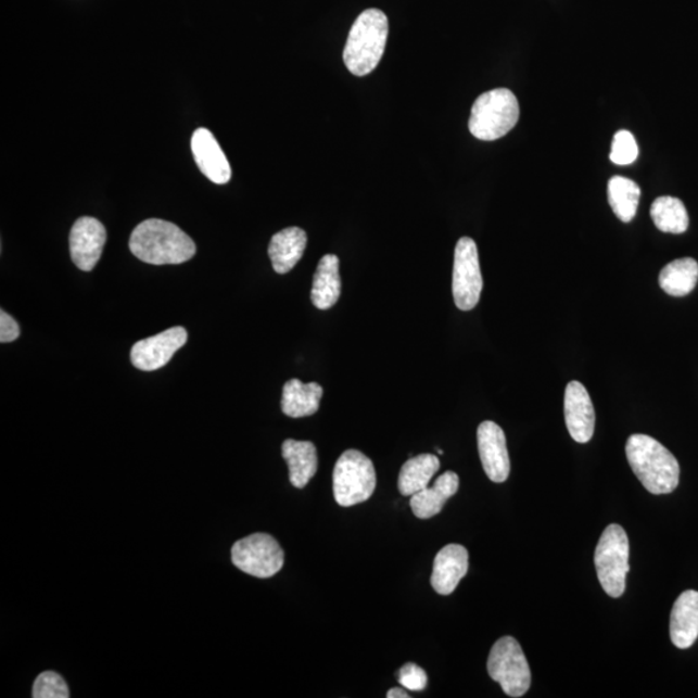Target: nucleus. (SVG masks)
<instances>
[{
  "mask_svg": "<svg viewBox=\"0 0 698 698\" xmlns=\"http://www.w3.org/2000/svg\"><path fill=\"white\" fill-rule=\"evenodd\" d=\"M233 564L256 579H269L283 567V550L272 535L255 533L237 541L232 547Z\"/></svg>",
  "mask_w": 698,
  "mask_h": 698,
  "instance_id": "6e6552de",
  "label": "nucleus"
},
{
  "mask_svg": "<svg viewBox=\"0 0 698 698\" xmlns=\"http://www.w3.org/2000/svg\"><path fill=\"white\" fill-rule=\"evenodd\" d=\"M389 31V18L381 10H366L356 18L343 52L344 64L354 76H368L381 63Z\"/></svg>",
  "mask_w": 698,
  "mask_h": 698,
  "instance_id": "7ed1b4c3",
  "label": "nucleus"
},
{
  "mask_svg": "<svg viewBox=\"0 0 698 698\" xmlns=\"http://www.w3.org/2000/svg\"><path fill=\"white\" fill-rule=\"evenodd\" d=\"M20 337L18 323L15 321V318L7 314V312H0V342L11 343L16 341Z\"/></svg>",
  "mask_w": 698,
  "mask_h": 698,
  "instance_id": "c85d7f7f",
  "label": "nucleus"
},
{
  "mask_svg": "<svg viewBox=\"0 0 698 698\" xmlns=\"http://www.w3.org/2000/svg\"><path fill=\"white\" fill-rule=\"evenodd\" d=\"M650 216L661 232L681 234L689 226L687 208L675 196L663 195L657 199L650 207Z\"/></svg>",
  "mask_w": 698,
  "mask_h": 698,
  "instance_id": "393cba45",
  "label": "nucleus"
},
{
  "mask_svg": "<svg viewBox=\"0 0 698 698\" xmlns=\"http://www.w3.org/2000/svg\"><path fill=\"white\" fill-rule=\"evenodd\" d=\"M670 638L680 649L693 647L698 638V593L684 592L670 615Z\"/></svg>",
  "mask_w": 698,
  "mask_h": 698,
  "instance_id": "dca6fc26",
  "label": "nucleus"
},
{
  "mask_svg": "<svg viewBox=\"0 0 698 698\" xmlns=\"http://www.w3.org/2000/svg\"><path fill=\"white\" fill-rule=\"evenodd\" d=\"M34 698H69L71 693L64 677L53 671H45L33 686Z\"/></svg>",
  "mask_w": 698,
  "mask_h": 698,
  "instance_id": "a878e982",
  "label": "nucleus"
},
{
  "mask_svg": "<svg viewBox=\"0 0 698 698\" xmlns=\"http://www.w3.org/2000/svg\"><path fill=\"white\" fill-rule=\"evenodd\" d=\"M440 469V459L433 454H420L405 462L398 475V491L405 497H411L429 486L430 481Z\"/></svg>",
  "mask_w": 698,
  "mask_h": 698,
  "instance_id": "4be33fe9",
  "label": "nucleus"
},
{
  "mask_svg": "<svg viewBox=\"0 0 698 698\" xmlns=\"http://www.w3.org/2000/svg\"><path fill=\"white\" fill-rule=\"evenodd\" d=\"M389 698H409L410 695L406 694L403 688H392L388 694Z\"/></svg>",
  "mask_w": 698,
  "mask_h": 698,
  "instance_id": "c756f323",
  "label": "nucleus"
},
{
  "mask_svg": "<svg viewBox=\"0 0 698 698\" xmlns=\"http://www.w3.org/2000/svg\"><path fill=\"white\" fill-rule=\"evenodd\" d=\"M564 416L569 433L574 442L586 444L594 436L595 410L585 385L573 381L567 385Z\"/></svg>",
  "mask_w": 698,
  "mask_h": 698,
  "instance_id": "ddd939ff",
  "label": "nucleus"
},
{
  "mask_svg": "<svg viewBox=\"0 0 698 698\" xmlns=\"http://www.w3.org/2000/svg\"><path fill=\"white\" fill-rule=\"evenodd\" d=\"M698 263L693 257H683L668 264L660 274V287L671 296H686L696 288Z\"/></svg>",
  "mask_w": 698,
  "mask_h": 698,
  "instance_id": "5701e85b",
  "label": "nucleus"
},
{
  "mask_svg": "<svg viewBox=\"0 0 698 698\" xmlns=\"http://www.w3.org/2000/svg\"><path fill=\"white\" fill-rule=\"evenodd\" d=\"M377 486V473L371 459L364 453L350 449L337 460L333 490L337 504L351 507L368 500Z\"/></svg>",
  "mask_w": 698,
  "mask_h": 698,
  "instance_id": "423d86ee",
  "label": "nucleus"
},
{
  "mask_svg": "<svg viewBox=\"0 0 698 698\" xmlns=\"http://www.w3.org/2000/svg\"><path fill=\"white\" fill-rule=\"evenodd\" d=\"M639 155V148L632 132L621 130L614 135L612 151L609 158L615 165L627 166L634 164Z\"/></svg>",
  "mask_w": 698,
  "mask_h": 698,
  "instance_id": "bb28decb",
  "label": "nucleus"
},
{
  "mask_svg": "<svg viewBox=\"0 0 698 698\" xmlns=\"http://www.w3.org/2000/svg\"><path fill=\"white\" fill-rule=\"evenodd\" d=\"M626 457L635 477L655 496L673 493L680 485V464L673 453L656 439L642 433L630 436Z\"/></svg>",
  "mask_w": 698,
  "mask_h": 698,
  "instance_id": "f257e3e1",
  "label": "nucleus"
},
{
  "mask_svg": "<svg viewBox=\"0 0 698 698\" xmlns=\"http://www.w3.org/2000/svg\"><path fill=\"white\" fill-rule=\"evenodd\" d=\"M130 250L138 259L153 266L186 263L195 255L191 237L175 224L161 219L140 223L131 234Z\"/></svg>",
  "mask_w": 698,
  "mask_h": 698,
  "instance_id": "f03ea898",
  "label": "nucleus"
},
{
  "mask_svg": "<svg viewBox=\"0 0 698 698\" xmlns=\"http://www.w3.org/2000/svg\"><path fill=\"white\" fill-rule=\"evenodd\" d=\"M459 478L456 472L446 471L432 487L413 494L410 507L419 519H431L442 512L447 499L458 492Z\"/></svg>",
  "mask_w": 698,
  "mask_h": 698,
  "instance_id": "a211bd4d",
  "label": "nucleus"
},
{
  "mask_svg": "<svg viewBox=\"0 0 698 698\" xmlns=\"http://www.w3.org/2000/svg\"><path fill=\"white\" fill-rule=\"evenodd\" d=\"M188 341L187 330L181 327L167 329L164 333L142 339L134 344L131 361L135 368L142 371H154L164 368Z\"/></svg>",
  "mask_w": 698,
  "mask_h": 698,
  "instance_id": "9d476101",
  "label": "nucleus"
},
{
  "mask_svg": "<svg viewBox=\"0 0 698 698\" xmlns=\"http://www.w3.org/2000/svg\"><path fill=\"white\" fill-rule=\"evenodd\" d=\"M469 571V553L460 545L442 548L433 561L431 585L440 595H450Z\"/></svg>",
  "mask_w": 698,
  "mask_h": 698,
  "instance_id": "2eb2a0df",
  "label": "nucleus"
},
{
  "mask_svg": "<svg viewBox=\"0 0 698 698\" xmlns=\"http://www.w3.org/2000/svg\"><path fill=\"white\" fill-rule=\"evenodd\" d=\"M397 677L404 688L415 690V693L423 690L429 683L426 671L411 662L399 669Z\"/></svg>",
  "mask_w": 698,
  "mask_h": 698,
  "instance_id": "cd10ccee",
  "label": "nucleus"
},
{
  "mask_svg": "<svg viewBox=\"0 0 698 698\" xmlns=\"http://www.w3.org/2000/svg\"><path fill=\"white\" fill-rule=\"evenodd\" d=\"M478 446L486 477L493 483H505L510 477L511 464L504 430L492 420H485L478 429Z\"/></svg>",
  "mask_w": 698,
  "mask_h": 698,
  "instance_id": "9b49d317",
  "label": "nucleus"
},
{
  "mask_svg": "<svg viewBox=\"0 0 698 698\" xmlns=\"http://www.w3.org/2000/svg\"><path fill=\"white\" fill-rule=\"evenodd\" d=\"M323 389L316 382L304 384L300 379H291L283 385L282 411L291 418L314 416L320 409Z\"/></svg>",
  "mask_w": 698,
  "mask_h": 698,
  "instance_id": "412c9836",
  "label": "nucleus"
},
{
  "mask_svg": "<svg viewBox=\"0 0 698 698\" xmlns=\"http://www.w3.org/2000/svg\"><path fill=\"white\" fill-rule=\"evenodd\" d=\"M487 673L500 684L507 696L521 697L531 688L530 665L519 642L512 636H504L494 644L487 659Z\"/></svg>",
  "mask_w": 698,
  "mask_h": 698,
  "instance_id": "0eeeda50",
  "label": "nucleus"
},
{
  "mask_svg": "<svg viewBox=\"0 0 698 698\" xmlns=\"http://www.w3.org/2000/svg\"><path fill=\"white\" fill-rule=\"evenodd\" d=\"M191 147L201 173L215 185H227L232 178V168L214 135L207 128H199L193 134Z\"/></svg>",
  "mask_w": 698,
  "mask_h": 698,
  "instance_id": "4468645a",
  "label": "nucleus"
},
{
  "mask_svg": "<svg viewBox=\"0 0 698 698\" xmlns=\"http://www.w3.org/2000/svg\"><path fill=\"white\" fill-rule=\"evenodd\" d=\"M630 545L625 530L612 524L602 532L595 551V568L600 585L611 598H620L626 589Z\"/></svg>",
  "mask_w": 698,
  "mask_h": 698,
  "instance_id": "39448f33",
  "label": "nucleus"
},
{
  "mask_svg": "<svg viewBox=\"0 0 698 698\" xmlns=\"http://www.w3.org/2000/svg\"><path fill=\"white\" fill-rule=\"evenodd\" d=\"M477 242L462 237L454 253L453 296L460 310H471L478 306L483 291Z\"/></svg>",
  "mask_w": 698,
  "mask_h": 698,
  "instance_id": "1a4fd4ad",
  "label": "nucleus"
},
{
  "mask_svg": "<svg viewBox=\"0 0 698 698\" xmlns=\"http://www.w3.org/2000/svg\"><path fill=\"white\" fill-rule=\"evenodd\" d=\"M437 453L439 454H444V452L442 449H437Z\"/></svg>",
  "mask_w": 698,
  "mask_h": 698,
  "instance_id": "7c9ffc66",
  "label": "nucleus"
},
{
  "mask_svg": "<svg viewBox=\"0 0 698 698\" xmlns=\"http://www.w3.org/2000/svg\"><path fill=\"white\" fill-rule=\"evenodd\" d=\"M519 115L517 97L507 88H496L480 94L472 105L470 132L479 140H498L517 126Z\"/></svg>",
  "mask_w": 698,
  "mask_h": 698,
  "instance_id": "20e7f679",
  "label": "nucleus"
},
{
  "mask_svg": "<svg viewBox=\"0 0 698 698\" xmlns=\"http://www.w3.org/2000/svg\"><path fill=\"white\" fill-rule=\"evenodd\" d=\"M642 191L635 181L613 176L608 182V201L617 218L630 223L638 212Z\"/></svg>",
  "mask_w": 698,
  "mask_h": 698,
  "instance_id": "b1692460",
  "label": "nucleus"
},
{
  "mask_svg": "<svg viewBox=\"0 0 698 698\" xmlns=\"http://www.w3.org/2000/svg\"><path fill=\"white\" fill-rule=\"evenodd\" d=\"M341 275H339V257L333 254L322 256L318 263L310 291V301L318 309H330L341 297Z\"/></svg>",
  "mask_w": 698,
  "mask_h": 698,
  "instance_id": "aec40b11",
  "label": "nucleus"
},
{
  "mask_svg": "<svg viewBox=\"0 0 698 698\" xmlns=\"http://www.w3.org/2000/svg\"><path fill=\"white\" fill-rule=\"evenodd\" d=\"M282 457L289 466L290 483L303 490L318 469L317 449L314 443L289 439L282 444Z\"/></svg>",
  "mask_w": 698,
  "mask_h": 698,
  "instance_id": "6ab92c4d",
  "label": "nucleus"
},
{
  "mask_svg": "<svg viewBox=\"0 0 698 698\" xmlns=\"http://www.w3.org/2000/svg\"><path fill=\"white\" fill-rule=\"evenodd\" d=\"M71 255L74 264L90 272L100 261L106 242V229L91 216L79 218L71 232Z\"/></svg>",
  "mask_w": 698,
  "mask_h": 698,
  "instance_id": "f8f14e48",
  "label": "nucleus"
},
{
  "mask_svg": "<svg viewBox=\"0 0 698 698\" xmlns=\"http://www.w3.org/2000/svg\"><path fill=\"white\" fill-rule=\"evenodd\" d=\"M307 241V233L297 227L283 229L272 237L268 255L277 274H289L296 266L306 252Z\"/></svg>",
  "mask_w": 698,
  "mask_h": 698,
  "instance_id": "f3484780",
  "label": "nucleus"
}]
</instances>
